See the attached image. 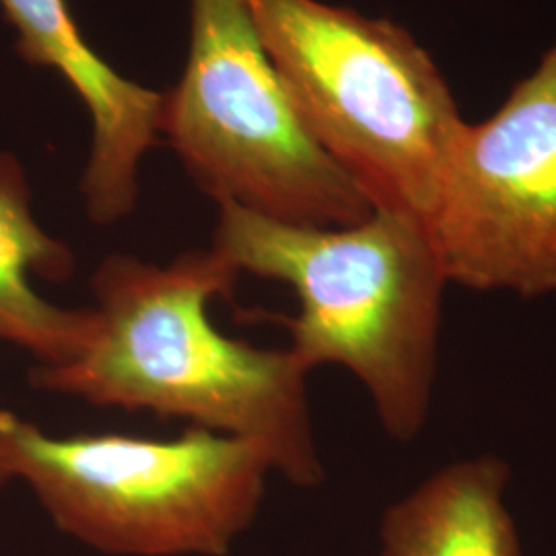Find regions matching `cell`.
<instances>
[{
  "mask_svg": "<svg viewBox=\"0 0 556 556\" xmlns=\"http://www.w3.org/2000/svg\"><path fill=\"white\" fill-rule=\"evenodd\" d=\"M238 277L215 250H190L167 264L110 254L91 277L98 314L91 342L68 363L36 365L31 386L245 439L273 475L318 486L326 470L309 371L289 346L264 349L227 337L208 314Z\"/></svg>",
  "mask_w": 556,
  "mask_h": 556,
  "instance_id": "6da1fadb",
  "label": "cell"
},
{
  "mask_svg": "<svg viewBox=\"0 0 556 556\" xmlns=\"http://www.w3.org/2000/svg\"><path fill=\"white\" fill-rule=\"evenodd\" d=\"M217 206L211 250L238 275L285 282L298 298V314L282 318L289 351L309 374L346 369L383 431L415 441L431 415L450 287L425 227L386 211L316 227Z\"/></svg>",
  "mask_w": 556,
  "mask_h": 556,
  "instance_id": "7a4b0ae2",
  "label": "cell"
},
{
  "mask_svg": "<svg viewBox=\"0 0 556 556\" xmlns=\"http://www.w3.org/2000/svg\"><path fill=\"white\" fill-rule=\"evenodd\" d=\"M312 137L374 211L420 225L464 124L438 62L415 36L321 0H248Z\"/></svg>",
  "mask_w": 556,
  "mask_h": 556,
  "instance_id": "3957f363",
  "label": "cell"
},
{
  "mask_svg": "<svg viewBox=\"0 0 556 556\" xmlns=\"http://www.w3.org/2000/svg\"><path fill=\"white\" fill-rule=\"evenodd\" d=\"M0 456L60 532L116 556H225L256 519L273 468L245 439L56 438L0 410Z\"/></svg>",
  "mask_w": 556,
  "mask_h": 556,
  "instance_id": "277c9868",
  "label": "cell"
},
{
  "mask_svg": "<svg viewBox=\"0 0 556 556\" xmlns=\"http://www.w3.org/2000/svg\"><path fill=\"white\" fill-rule=\"evenodd\" d=\"M161 135L217 204L316 227L374 213L299 116L248 0H190L188 60Z\"/></svg>",
  "mask_w": 556,
  "mask_h": 556,
  "instance_id": "5b68a950",
  "label": "cell"
},
{
  "mask_svg": "<svg viewBox=\"0 0 556 556\" xmlns=\"http://www.w3.org/2000/svg\"><path fill=\"white\" fill-rule=\"evenodd\" d=\"M422 227L450 285L556 295V41L493 116L464 119Z\"/></svg>",
  "mask_w": 556,
  "mask_h": 556,
  "instance_id": "8992f818",
  "label": "cell"
},
{
  "mask_svg": "<svg viewBox=\"0 0 556 556\" xmlns=\"http://www.w3.org/2000/svg\"><path fill=\"white\" fill-rule=\"evenodd\" d=\"M27 64L52 68L91 118L89 160L80 178L87 217L96 225L126 219L139 200L144 155L160 142L165 93L122 77L83 38L68 0H0Z\"/></svg>",
  "mask_w": 556,
  "mask_h": 556,
  "instance_id": "52a82bcc",
  "label": "cell"
},
{
  "mask_svg": "<svg viewBox=\"0 0 556 556\" xmlns=\"http://www.w3.org/2000/svg\"><path fill=\"white\" fill-rule=\"evenodd\" d=\"M73 273L71 248L36 220L23 165L0 151V342L27 351L41 367L79 357L96 334V309L54 305L31 280L62 282Z\"/></svg>",
  "mask_w": 556,
  "mask_h": 556,
  "instance_id": "ba28073f",
  "label": "cell"
},
{
  "mask_svg": "<svg viewBox=\"0 0 556 556\" xmlns=\"http://www.w3.org/2000/svg\"><path fill=\"white\" fill-rule=\"evenodd\" d=\"M507 459H457L397 498L381 519V556H521L505 493Z\"/></svg>",
  "mask_w": 556,
  "mask_h": 556,
  "instance_id": "9c48e42d",
  "label": "cell"
},
{
  "mask_svg": "<svg viewBox=\"0 0 556 556\" xmlns=\"http://www.w3.org/2000/svg\"><path fill=\"white\" fill-rule=\"evenodd\" d=\"M9 480H13V478L9 475V470H7V466H4V459L0 456V486H4Z\"/></svg>",
  "mask_w": 556,
  "mask_h": 556,
  "instance_id": "30bf717a",
  "label": "cell"
}]
</instances>
